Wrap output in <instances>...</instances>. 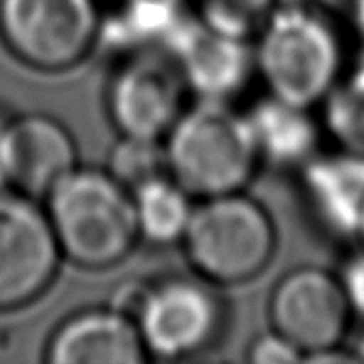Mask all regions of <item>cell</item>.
<instances>
[{"label": "cell", "instance_id": "obj_1", "mask_svg": "<svg viewBox=\"0 0 364 364\" xmlns=\"http://www.w3.org/2000/svg\"><path fill=\"white\" fill-rule=\"evenodd\" d=\"M166 171L194 198L243 190L260 154L247 113L228 100H200L183 109L164 136Z\"/></svg>", "mask_w": 364, "mask_h": 364}, {"label": "cell", "instance_id": "obj_2", "mask_svg": "<svg viewBox=\"0 0 364 364\" xmlns=\"http://www.w3.org/2000/svg\"><path fill=\"white\" fill-rule=\"evenodd\" d=\"M62 258L83 269H109L136 245L132 194L107 171L75 168L45 198Z\"/></svg>", "mask_w": 364, "mask_h": 364}, {"label": "cell", "instance_id": "obj_3", "mask_svg": "<svg viewBox=\"0 0 364 364\" xmlns=\"http://www.w3.org/2000/svg\"><path fill=\"white\" fill-rule=\"evenodd\" d=\"M254 51L269 92L309 109L328 96L343 64L337 30L320 9L305 4L275 6Z\"/></svg>", "mask_w": 364, "mask_h": 364}, {"label": "cell", "instance_id": "obj_4", "mask_svg": "<svg viewBox=\"0 0 364 364\" xmlns=\"http://www.w3.org/2000/svg\"><path fill=\"white\" fill-rule=\"evenodd\" d=\"M194 271L209 284H243L260 275L277 247L269 211L239 192L203 198L181 239Z\"/></svg>", "mask_w": 364, "mask_h": 364}, {"label": "cell", "instance_id": "obj_5", "mask_svg": "<svg viewBox=\"0 0 364 364\" xmlns=\"http://www.w3.org/2000/svg\"><path fill=\"white\" fill-rule=\"evenodd\" d=\"M98 0H0V36L38 70H66L98 43Z\"/></svg>", "mask_w": 364, "mask_h": 364}, {"label": "cell", "instance_id": "obj_6", "mask_svg": "<svg viewBox=\"0 0 364 364\" xmlns=\"http://www.w3.org/2000/svg\"><path fill=\"white\" fill-rule=\"evenodd\" d=\"M62 252L41 200L0 190V311L38 299L55 279Z\"/></svg>", "mask_w": 364, "mask_h": 364}, {"label": "cell", "instance_id": "obj_7", "mask_svg": "<svg viewBox=\"0 0 364 364\" xmlns=\"http://www.w3.org/2000/svg\"><path fill=\"white\" fill-rule=\"evenodd\" d=\"M222 305L198 279H166L151 288L134 318L147 356L179 360L207 350L220 326Z\"/></svg>", "mask_w": 364, "mask_h": 364}, {"label": "cell", "instance_id": "obj_8", "mask_svg": "<svg viewBox=\"0 0 364 364\" xmlns=\"http://www.w3.org/2000/svg\"><path fill=\"white\" fill-rule=\"evenodd\" d=\"M341 277L318 267L284 275L269 301L271 328L294 343L303 356L339 348L352 318Z\"/></svg>", "mask_w": 364, "mask_h": 364}, {"label": "cell", "instance_id": "obj_9", "mask_svg": "<svg viewBox=\"0 0 364 364\" xmlns=\"http://www.w3.org/2000/svg\"><path fill=\"white\" fill-rule=\"evenodd\" d=\"M186 92V81L166 51L139 53L111 79V122L124 136L164 141L183 111Z\"/></svg>", "mask_w": 364, "mask_h": 364}, {"label": "cell", "instance_id": "obj_10", "mask_svg": "<svg viewBox=\"0 0 364 364\" xmlns=\"http://www.w3.org/2000/svg\"><path fill=\"white\" fill-rule=\"evenodd\" d=\"M177 64L186 87L200 100H228L256 70V51L247 38L224 34L198 17H179L160 41Z\"/></svg>", "mask_w": 364, "mask_h": 364}, {"label": "cell", "instance_id": "obj_11", "mask_svg": "<svg viewBox=\"0 0 364 364\" xmlns=\"http://www.w3.org/2000/svg\"><path fill=\"white\" fill-rule=\"evenodd\" d=\"M77 160L75 139L58 119L30 113L9 122V188L43 203V198L79 166Z\"/></svg>", "mask_w": 364, "mask_h": 364}, {"label": "cell", "instance_id": "obj_12", "mask_svg": "<svg viewBox=\"0 0 364 364\" xmlns=\"http://www.w3.org/2000/svg\"><path fill=\"white\" fill-rule=\"evenodd\" d=\"M45 358L49 364H143L147 350L128 314L85 309L55 328Z\"/></svg>", "mask_w": 364, "mask_h": 364}, {"label": "cell", "instance_id": "obj_13", "mask_svg": "<svg viewBox=\"0 0 364 364\" xmlns=\"http://www.w3.org/2000/svg\"><path fill=\"white\" fill-rule=\"evenodd\" d=\"M303 186L316 215L337 235L356 237L364 211V156H314L303 166Z\"/></svg>", "mask_w": 364, "mask_h": 364}, {"label": "cell", "instance_id": "obj_14", "mask_svg": "<svg viewBox=\"0 0 364 364\" xmlns=\"http://www.w3.org/2000/svg\"><path fill=\"white\" fill-rule=\"evenodd\" d=\"M260 162L275 166H303L316 156L320 130L309 107L282 100L273 94L247 113Z\"/></svg>", "mask_w": 364, "mask_h": 364}, {"label": "cell", "instance_id": "obj_15", "mask_svg": "<svg viewBox=\"0 0 364 364\" xmlns=\"http://www.w3.org/2000/svg\"><path fill=\"white\" fill-rule=\"evenodd\" d=\"M130 194L141 239L154 245L181 243L196 205L179 181L162 173L143 181Z\"/></svg>", "mask_w": 364, "mask_h": 364}, {"label": "cell", "instance_id": "obj_16", "mask_svg": "<svg viewBox=\"0 0 364 364\" xmlns=\"http://www.w3.org/2000/svg\"><path fill=\"white\" fill-rule=\"evenodd\" d=\"M183 0H98V41L132 49L162 41L181 17Z\"/></svg>", "mask_w": 364, "mask_h": 364}, {"label": "cell", "instance_id": "obj_17", "mask_svg": "<svg viewBox=\"0 0 364 364\" xmlns=\"http://www.w3.org/2000/svg\"><path fill=\"white\" fill-rule=\"evenodd\" d=\"M324 124L339 149L364 156V55L324 98Z\"/></svg>", "mask_w": 364, "mask_h": 364}, {"label": "cell", "instance_id": "obj_18", "mask_svg": "<svg viewBox=\"0 0 364 364\" xmlns=\"http://www.w3.org/2000/svg\"><path fill=\"white\" fill-rule=\"evenodd\" d=\"M107 173L130 192L143 181L158 177L162 173H168L164 141L122 134V139L113 145L109 154Z\"/></svg>", "mask_w": 364, "mask_h": 364}, {"label": "cell", "instance_id": "obj_19", "mask_svg": "<svg viewBox=\"0 0 364 364\" xmlns=\"http://www.w3.org/2000/svg\"><path fill=\"white\" fill-rule=\"evenodd\" d=\"M275 6L277 0H196V17L224 34L250 41L260 34Z\"/></svg>", "mask_w": 364, "mask_h": 364}, {"label": "cell", "instance_id": "obj_20", "mask_svg": "<svg viewBox=\"0 0 364 364\" xmlns=\"http://www.w3.org/2000/svg\"><path fill=\"white\" fill-rule=\"evenodd\" d=\"M247 360L254 364H296L305 363V356L294 343L271 328L252 341L247 348Z\"/></svg>", "mask_w": 364, "mask_h": 364}, {"label": "cell", "instance_id": "obj_21", "mask_svg": "<svg viewBox=\"0 0 364 364\" xmlns=\"http://www.w3.org/2000/svg\"><path fill=\"white\" fill-rule=\"evenodd\" d=\"M341 284L350 299L352 311L364 320V252L348 262L341 275Z\"/></svg>", "mask_w": 364, "mask_h": 364}, {"label": "cell", "instance_id": "obj_22", "mask_svg": "<svg viewBox=\"0 0 364 364\" xmlns=\"http://www.w3.org/2000/svg\"><path fill=\"white\" fill-rule=\"evenodd\" d=\"M6 130L9 119L0 115V190L9 188V173H6Z\"/></svg>", "mask_w": 364, "mask_h": 364}, {"label": "cell", "instance_id": "obj_23", "mask_svg": "<svg viewBox=\"0 0 364 364\" xmlns=\"http://www.w3.org/2000/svg\"><path fill=\"white\" fill-rule=\"evenodd\" d=\"M348 17L352 19L356 32L364 38V0H356V2H354V6L350 9Z\"/></svg>", "mask_w": 364, "mask_h": 364}, {"label": "cell", "instance_id": "obj_24", "mask_svg": "<svg viewBox=\"0 0 364 364\" xmlns=\"http://www.w3.org/2000/svg\"><path fill=\"white\" fill-rule=\"evenodd\" d=\"M318 2H320L324 9H328V11H337V13L348 15L356 0H318Z\"/></svg>", "mask_w": 364, "mask_h": 364}, {"label": "cell", "instance_id": "obj_25", "mask_svg": "<svg viewBox=\"0 0 364 364\" xmlns=\"http://www.w3.org/2000/svg\"><path fill=\"white\" fill-rule=\"evenodd\" d=\"M356 356H358L360 363H364V337L358 341V346H356Z\"/></svg>", "mask_w": 364, "mask_h": 364}, {"label": "cell", "instance_id": "obj_26", "mask_svg": "<svg viewBox=\"0 0 364 364\" xmlns=\"http://www.w3.org/2000/svg\"><path fill=\"white\" fill-rule=\"evenodd\" d=\"M356 237H358V239L364 243V211H363V215H360V224H358V232H356Z\"/></svg>", "mask_w": 364, "mask_h": 364}]
</instances>
